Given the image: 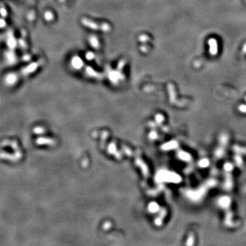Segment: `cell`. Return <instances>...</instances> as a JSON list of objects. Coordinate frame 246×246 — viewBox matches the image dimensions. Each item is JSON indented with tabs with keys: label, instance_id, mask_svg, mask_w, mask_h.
<instances>
[]
</instances>
